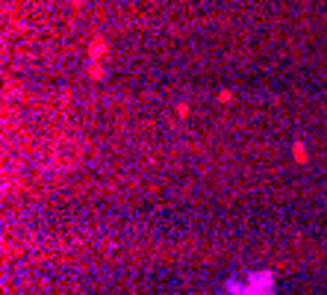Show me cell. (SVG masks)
I'll return each mask as SVG.
<instances>
[{
	"mask_svg": "<svg viewBox=\"0 0 327 295\" xmlns=\"http://www.w3.org/2000/svg\"><path fill=\"white\" fill-rule=\"evenodd\" d=\"M277 275L274 272H251L242 277H227L224 280V295H274Z\"/></svg>",
	"mask_w": 327,
	"mask_h": 295,
	"instance_id": "cell-1",
	"label": "cell"
},
{
	"mask_svg": "<svg viewBox=\"0 0 327 295\" xmlns=\"http://www.w3.org/2000/svg\"><path fill=\"white\" fill-rule=\"evenodd\" d=\"M106 51H109V47H106V41H103L100 36H94L89 41V59H91V62H97V59L106 54Z\"/></svg>",
	"mask_w": 327,
	"mask_h": 295,
	"instance_id": "cell-2",
	"label": "cell"
},
{
	"mask_svg": "<svg viewBox=\"0 0 327 295\" xmlns=\"http://www.w3.org/2000/svg\"><path fill=\"white\" fill-rule=\"evenodd\" d=\"M292 157H295V163H307V145H304V142H295V145H292Z\"/></svg>",
	"mask_w": 327,
	"mask_h": 295,
	"instance_id": "cell-3",
	"label": "cell"
},
{
	"mask_svg": "<svg viewBox=\"0 0 327 295\" xmlns=\"http://www.w3.org/2000/svg\"><path fill=\"white\" fill-rule=\"evenodd\" d=\"M89 77H94V80H100V77H103V68H100L97 62H91V65H89Z\"/></svg>",
	"mask_w": 327,
	"mask_h": 295,
	"instance_id": "cell-4",
	"label": "cell"
},
{
	"mask_svg": "<svg viewBox=\"0 0 327 295\" xmlns=\"http://www.w3.org/2000/svg\"><path fill=\"white\" fill-rule=\"evenodd\" d=\"M177 115H180V118H186V115H189V107H186V104H177Z\"/></svg>",
	"mask_w": 327,
	"mask_h": 295,
	"instance_id": "cell-5",
	"label": "cell"
},
{
	"mask_svg": "<svg viewBox=\"0 0 327 295\" xmlns=\"http://www.w3.org/2000/svg\"><path fill=\"white\" fill-rule=\"evenodd\" d=\"M218 101H221V104H227V101H230V92H227V89H224V92H218Z\"/></svg>",
	"mask_w": 327,
	"mask_h": 295,
	"instance_id": "cell-6",
	"label": "cell"
}]
</instances>
